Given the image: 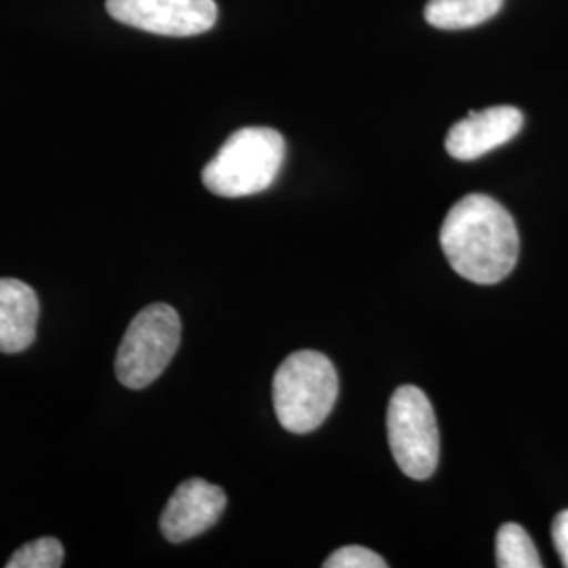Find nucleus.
I'll list each match as a JSON object with an SVG mask.
<instances>
[{
  "label": "nucleus",
  "mask_w": 568,
  "mask_h": 568,
  "mask_svg": "<svg viewBox=\"0 0 568 568\" xmlns=\"http://www.w3.org/2000/svg\"><path fill=\"white\" fill-rule=\"evenodd\" d=\"M440 246L459 276L497 284L516 267L520 236L504 204L487 194H469L450 206L440 227Z\"/></svg>",
  "instance_id": "nucleus-1"
},
{
  "label": "nucleus",
  "mask_w": 568,
  "mask_h": 568,
  "mask_svg": "<svg viewBox=\"0 0 568 568\" xmlns=\"http://www.w3.org/2000/svg\"><path fill=\"white\" fill-rule=\"evenodd\" d=\"M286 143L276 129L244 126L232 133L215 159L203 169L209 192L243 199L267 190L283 169Z\"/></svg>",
  "instance_id": "nucleus-2"
},
{
  "label": "nucleus",
  "mask_w": 568,
  "mask_h": 568,
  "mask_svg": "<svg viewBox=\"0 0 568 568\" xmlns=\"http://www.w3.org/2000/svg\"><path fill=\"white\" fill-rule=\"evenodd\" d=\"M281 426L307 434L323 426L339 396V375L321 352L302 349L284 358L272 384Z\"/></svg>",
  "instance_id": "nucleus-3"
},
{
  "label": "nucleus",
  "mask_w": 568,
  "mask_h": 568,
  "mask_svg": "<svg viewBox=\"0 0 568 568\" xmlns=\"http://www.w3.org/2000/svg\"><path fill=\"white\" fill-rule=\"evenodd\" d=\"M182 342V321L175 307L152 304L131 321L116 352L114 371L122 386L143 389L171 365Z\"/></svg>",
  "instance_id": "nucleus-4"
},
{
  "label": "nucleus",
  "mask_w": 568,
  "mask_h": 568,
  "mask_svg": "<svg viewBox=\"0 0 568 568\" xmlns=\"http://www.w3.org/2000/svg\"><path fill=\"white\" fill-rule=\"evenodd\" d=\"M387 440L398 467L413 480H427L440 457L434 406L419 387L400 386L387 405Z\"/></svg>",
  "instance_id": "nucleus-5"
},
{
  "label": "nucleus",
  "mask_w": 568,
  "mask_h": 568,
  "mask_svg": "<svg viewBox=\"0 0 568 568\" xmlns=\"http://www.w3.org/2000/svg\"><path fill=\"white\" fill-rule=\"evenodd\" d=\"M112 20L159 37H196L217 23L215 0H105Z\"/></svg>",
  "instance_id": "nucleus-6"
},
{
  "label": "nucleus",
  "mask_w": 568,
  "mask_h": 568,
  "mask_svg": "<svg viewBox=\"0 0 568 568\" xmlns=\"http://www.w3.org/2000/svg\"><path fill=\"white\" fill-rule=\"evenodd\" d=\"M224 488L203 478H190L175 488L161 516V532L171 544L190 541L204 530L215 527L224 514Z\"/></svg>",
  "instance_id": "nucleus-7"
},
{
  "label": "nucleus",
  "mask_w": 568,
  "mask_h": 568,
  "mask_svg": "<svg viewBox=\"0 0 568 568\" xmlns=\"http://www.w3.org/2000/svg\"><path fill=\"white\" fill-rule=\"evenodd\" d=\"M525 126V114L514 105H493L483 112H469L448 131V154L457 161H476L499 145L511 142Z\"/></svg>",
  "instance_id": "nucleus-8"
},
{
  "label": "nucleus",
  "mask_w": 568,
  "mask_h": 568,
  "mask_svg": "<svg viewBox=\"0 0 568 568\" xmlns=\"http://www.w3.org/2000/svg\"><path fill=\"white\" fill-rule=\"evenodd\" d=\"M39 297L30 284L0 278V352L20 354L37 339Z\"/></svg>",
  "instance_id": "nucleus-9"
},
{
  "label": "nucleus",
  "mask_w": 568,
  "mask_h": 568,
  "mask_svg": "<svg viewBox=\"0 0 568 568\" xmlns=\"http://www.w3.org/2000/svg\"><path fill=\"white\" fill-rule=\"evenodd\" d=\"M504 0H429L426 21L438 30H467L495 18Z\"/></svg>",
  "instance_id": "nucleus-10"
},
{
  "label": "nucleus",
  "mask_w": 568,
  "mask_h": 568,
  "mask_svg": "<svg viewBox=\"0 0 568 568\" xmlns=\"http://www.w3.org/2000/svg\"><path fill=\"white\" fill-rule=\"evenodd\" d=\"M495 558L499 568H541L544 562L532 539L520 525L506 523L497 532Z\"/></svg>",
  "instance_id": "nucleus-11"
},
{
  "label": "nucleus",
  "mask_w": 568,
  "mask_h": 568,
  "mask_svg": "<svg viewBox=\"0 0 568 568\" xmlns=\"http://www.w3.org/2000/svg\"><path fill=\"white\" fill-rule=\"evenodd\" d=\"M65 551L60 539L41 537L23 544L16 554L7 560V568H60L63 565Z\"/></svg>",
  "instance_id": "nucleus-12"
},
{
  "label": "nucleus",
  "mask_w": 568,
  "mask_h": 568,
  "mask_svg": "<svg viewBox=\"0 0 568 568\" xmlns=\"http://www.w3.org/2000/svg\"><path fill=\"white\" fill-rule=\"evenodd\" d=\"M387 562L373 549L345 546L333 551L325 560V568H386Z\"/></svg>",
  "instance_id": "nucleus-13"
},
{
  "label": "nucleus",
  "mask_w": 568,
  "mask_h": 568,
  "mask_svg": "<svg viewBox=\"0 0 568 568\" xmlns=\"http://www.w3.org/2000/svg\"><path fill=\"white\" fill-rule=\"evenodd\" d=\"M551 539H554V546H556V551H558L562 565L568 568V509L560 511L554 518Z\"/></svg>",
  "instance_id": "nucleus-14"
}]
</instances>
